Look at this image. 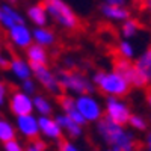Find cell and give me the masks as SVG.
<instances>
[{
	"label": "cell",
	"instance_id": "cell-6",
	"mask_svg": "<svg viewBox=\"0 0 151 151\" xmlns=\"http://www.w3.org/2000/svg\"><path fill=\"white\" fill-rule=\"evenodd\" d=\"M104 116L109 118L113 122H118L125 125L129 122V118L132 115L129 104L122 100V97H113L107 95L106 101H104Z\"/></svg>",
	"mask_w": 151,
	"mask_h": 151
},
{
	"label": "cell",
	"instance_id": "cell-27",
	"mask_svg": "<svg viewBox=\"0 0 151 151\" xmlns=\"http://www.w3.org/2000/svg\"><path fill=\"white\" fill-rule=\"evenodd\" d=\"M20 89L23 92H26V94L33 97L36 94V83H35V80L32 77H27V79L21 80V88H20Z\"/></svg>",
	"mask_w": 151,
	"mask_h": 151
},
{
	"label": "cell",
	"instance_id": "cell-30",
	"mask_svg": "<svg viewBox=\"0 0 151 151\" xmlns=\"http://www.w3.org/2000/svg\"><path fill=\"white\" fill-rule=\"evenodd\" d=\"M3 148H5L6 151H21L24 147L20 144V141H17L15 137H14V139H11V141L3 142Z\"/></svg>",
	"mask_w": 151,
	"mask_h": 151
},
{
	"label": "cell",
	"instance_id": "cell-24",
	"mask_svg": "<svg viewBox=\"0 0 151 151\" xmlns=\"http://www.w3.org/2000/svg\"><path fill=\"white\" fill-rule=\"evenodd\" d=\"M17 134V129L8 119L0 118V142H6L14 139Z\"/></svg>",
	"mask_w": 151,
	"mask_h": 151
},
{
	"label": "cell",
	"instance_id": "cell-39",
	"mask_svg": "<svg viewBox=\"0 0 151 151\" xmlns=\"http://www.w3.org/2000/svg\"><path fill=\"white\" fill-rule=\"evenodd\" d=\"M139 2H141V0H139Z\"/></svg>",
	"mask_w": 151,
	"mask_h": 151
},
{
	"label": "cell",
	"instance_id": "cell-25",
	"mask_svg": "<svg viewBox=\"0 0 151 151\" xmlns=\"http://www.w3.org/2000/svg\"><path fill=\"white\" fill-rule=\"evenodd\" d=\"M118 55L121 58L132 59V60L136 58V50H134V45L132 44L130 40H125L124 38L122 41H119V44H118Z\"/></svg>",
	"mask_w": 151,
	"mask_h": 151
},
{
	"label": "cell",
	"instance_id": "cell-5",
	"mask_svg": "<svg viewBox=\"0 0 151 151\" xmlns=\"http://www.w3.org/2000/svg\"><path fill=\"white\" fill-rule=\"evenodd\" d=\"M32 68V76L35 80L40 83L45 91H48L53 95H60L62 94V88L59 85L58 76L48 68V64H30Z\"/></svg>",
	"mask_w": 151,
	"mask_h": 151
},
{
	"label": "cell",
	"instance_id": "cell-33",
	"mask_svg": "<svg viewBox=\"0 0 151 151\" xmlns=\"http://www.w3.org/2000/svg\"><path fill=\"white\" fill-rule=\"evenodd\" d=\"M141 6L147 14L151 17V0H141Z\"/></svg>",
	"mask_w": 151,
	"mask_h": 151
},
{
	"label": "cell",
	"instance_id": "cell-36",
	"mask_svg": "<svg viewBox=\"0 0 151 151\" xmlns=\"http://www.w3.org/2000/svg\"><path fill=\"white\" fill-rule=\"evenodd\" d=\"M147 103H148V106H150V109H151V91L147 94Z\"/></svg>",
	"mask_w": 151,
	"mask_h": 151
},
{
	"label": "cell",
	"instance_id": "cell-34",
	"mask_svg": "<svg viewBox=\"0 0 151 151\" xmlns=\"http://www.w3.org/2000/svg\"><path fill=\"white\" fill-rule=\"evenodd\" d=\"M144 145L148 151H151V130H148L145 133V137H144Z\"/></svg>",
	"mask_w": 151,
	"mask_h": 151
},
{
	"label": "cell",
	"instance_id": "cell-20",
	"mask_svg": "<svg viewBox=\"0 0 151 151\" xmlns=\"http://www.w3.org/2000/svg\"><path fill=\"white\" fill-rule=\"evenodd\" d=\"M134 65L142 76V79L145 80L147 85L151 83V47H148L144 53L139 55V58H136Z\"/></svg>",
	"mask_w": 151,
	"mask_h": 151
},
{
	"label": "cell",
	"instance_id": "cell-12",
	"mask_svg": "<svg viewBox=\"0 0 151 151\" xmlns=\"http://www.w3.org/2000/svg\"><path fill=\"white\" fill-rule=\"evenodd\" d=\"M38 124H40V132L45 139H50V141L62 139L64 132H62L56 118H52L50 115H40L38 116Z\"/></svg>",
	"mask_w": 151,
	"mask_h": 151
},
{
	"label": "cell",
	"instance_id": "cell-11",
	"mask_svg": "<svg viewBox=\"0 0 151 151\" xmlns=\"http://www.w3.org/2000/svg\"><path fill=\"white\" fill-rule=\"evenodd\" d=\"M9 110L14 113L15 116L18 115H26V113L33 112V98L32 95L20 91H14L9 97Z\"/></svg>",
	"mask_w": 151,
	"mask_h": 151
},
{
	"label": "cell",
	"instance_id": "cell-26",
	"mask_svg": "<svg viewBox=\"0 0 151 151\" xmlns=\"http://www.w3.org/2000/svg\"><path fill=\"white\" fill-rule=\"evenodd\" d=\"M127 124L130 125L134 132H147V129H148L147 119L144 116H141V115H134V113H132V115H130Z\"/></svg>",
	"mask_w": 151,
	"mask_h": 151
},
{
	"label": "cell",
	"instance_id": "cell-17",
	"mask_svg": "<svg viewBox=\"0 0 151 151\" xmlns=\"http://www.w3.org/2000/svg\"><path fill=\"white\" fill-rule=\"evenodd\" d=\"M8 70L14 74V77L18 80H24L27 77H32V68L27 59H23L20 56H12L9 60Z\"/></svg>",
	"mask_w": 151,
	"mask_h": 151
},
{
	"label": "cell",
	"instance_id": "cell-8",
	"mask_svg": "<svg viewBox=\"0 0 151 151\" xmlns=\"http://www.w3.org/2000/svg\"><path fill=\"white\" fill-rule=\"evenodd\" d=\"M113 70L118 71L122 77H125V80L130 83L132 88H145L147 86L145 80L142 79V76L139 74V71H137L134 62L132 59H125L121 56L116 58L113 60Z\"/></svg>",
	"mask_w": 151,
	"mask_h": 151
},
{
	"label": "cell",
	"instance_id": "cell-32",
	"mask_svg": "<svg viewBox=\"0 0 151 151\" xmlns=\"http://www.w3.org/2000/svg\"><path fill=\"white\" fill-rule=\"evenodd\" d=\"M9 60H11V58L5 56L2 52H0V68H2V70H8V67H9Z\"/></svg>",
	"mask_w": 151,
	"mask_h": 151
},
{
	"label": "cell",
	"instance_id": "cell-31",
	"mask_svg": "<svg viewBox=\"0 0 151 151\" xmlns=\"http://www.w3.org/2000/svg\"><path fill=\"white\" fill-rule=\"evenodd\" d=\"M9 95V89H8V85L0 82V106H3L6 103V98Z\"/></svg>",
	"mask_w": 151,
	"mask_h": 151
},
{
	"label": "cell",
	"instance_id": "cell-28",
	"mask_svg": "<svg viewBox=\"0 0 151 151\" xmlns=\"http://www.w3.org/2000/svg\"><path fill=\"white\" fill-rule=\"evenodd\" d=\"M26 150L27 151H42V150H47V144L45 141L40 139V137H35V139L29 141V144L26 145Z\"/></svg>",
	"mask_w": 151,
	"mask_h": 151
},
{
	"label": "cell",
	"instance_id": "cell-18",
	"mask_svg": "<svg viewBox=\"0 0 151 151\" xmlns=\"http://www.w3.org/2000/svg\"><path fill=\"white\" fill-rule=\"evenodd\" d=\"M32 38L35 44H40L42 47H52L56 42V35L52 29H48L47 26H35L32 30Z\"/></svg>",
	"mask_w": 151,
	"mask_h": 151
},
{
	"label": "cell",
	"instance_id": "cell-35",
	"mask_svg": "<svg viewBox=\"0 0 151 151\" xmlns=\"http://www.w3.org/2000/svg\"><path fill=\"white\" fill-rule=\"evenodd\" d=\"M103 3H115V5H125L127 0H103Z\"/></svg>",
	"mask_w": 151,
	"mask_h": 151
},
{
	"label": "cell",
	"instance_id": "cell-3",
	"mask_svg": "<svg viewBox=\"0 0 151 151\" xmlns=\"http://www.w3.org/2000/svg\"><path fill=\"white\" fill-rule=\"evenodd\" d=\"M59 85L62 88V92H68V94H94L95 92V85L89 77L80 71L76 70H68V68H59L56 71Z\"/></svg>",
	"mask_w": 151,
	"mask_h": 151
},
{
	"label": "cell",
	"instance_id": "cell-9",
	"mask_svg": "<svg viewBox=\"0 0 151 151\" xmlns=\"http://www.w3.org/2000/svg\"><path fill=\"white\" fill-rule=\"evenodd\" d=\"M6 32H8V40H9V42L14 45L15 48H18V50H26V48L33 42L32 30L27 27L26 23L14 24V26L9 27Z\"/></svg>",
	"mask_w": 151,
	"mask_h": 151
},
{
	"label": "cell",
	"instance_id": "cell-15",
	"mask_svg": "<svg viewBox=\"0 0 151 151\" xmlns=\"http://www.w3.org/2000/svg\"><path fill=\"white\" fill-rule=\"evenodd\" d=\"M59 97V106L62 109V113L68 115L71 119H74L76 122H79L80 125H86L88 122L85 121V118L82 116V113L79 112L77 106H76V98L71 94H60Z\"/></svg>",
	"mask_w": 151,
	"mask_h": 151
},
{
	"label": "cell",
	"instance_id": "cell-13",
	"mask_svg": "<svg viewBox=\"0 0 151 151\" xmlns=\"http://www.w3.org/2000/svg\"><path fill=\"white\" fill-rule=\"evenodd\" d=\"M18 23H26V20L15 9V6H12L9 3L0 5V27L3 30H8L9 27Z\"/></svg>",
	"mask_w": 151,
	"mask_h": 151
},
{
	"label": "cell",
	"instance_id": "cell-4",
	"mask_svg": "<svg viewBox=\"0 0 151 151\" xmlns=\"http://www.w3.org/2000/svg\"><path fill=\"white\" fill-rule=\"evenodd\" d=\"M48 18H52L59 27L65 30H76L79 27V18L71 6L64 0H42Z\"/></svg>",
	"mask_w": 151,
	"mask_h": 151
},
{
	"label": "cell",
	"instance_id": "cell-10",
	"mask_svg": "<svg viewBox=\"0 0 151 151\" xmlns=\"http://www.w3.org/2000/svg\"><path fill=\"white\" fill-rule=\"evenodd\" d=\"M15 129L18 130V133L26 137L27 141L40 137L41 132H40V124H38V116L32 113H26V115H18L15 116Z\"/></svg>",
	"mask_w": 151,
	"mask_h": 151
},
{
	"label": "cell",
	"instance_id": "cell-14",
	"mask_svg": "<svg viewBox=\"0 0 151 151\" xmlns=\"http://www.w3.org/2000/svg\"><path fill=\"white\" fill-rule=\"evenodd\" d=\"M100 12L101 15L110 21L122 23L130 17V11L125 5H115V3H101L100 5Z\"/></svg>",
	"mask_w": 151,
	"mask_h": 151
},
{
	"label": "cell",
	"instance_id": "cell-23",
	"mask_svg": "<svg viewBox=\"0 0 151 151\" xmlns=\"http://www.w3.org/2000/svg\"><path fill=\"white\" fill-rule=\"evenodd\" d=\"M33 110L38 112V115H52L53 106L50 100L44 95H33Z\"/></svg>",
	"mask_w": 151,
	"mask_h": 151
},
{
	"label": "cell",
	"instance_id": "cell-29",
	"mask_svg": "<svg viewBox=\"0 0 151 151\" xmlns=\"http://www.w3.org/2000/svg\"><path fill=\"white\" fill-rule=\"evenodd\" d=\"M58 148L60 151H77L79 150V147L76 144H73L70 139H59L58 141Z\"/></svg>",
	"mask_w": 151,
	"mask_h": 151
},
{
	"label": "cell",
	"instance_id": "cell-21",
	"mask_svg": "<svg viewBox=\"0 0 151 151\" xmlns=\"http://www.w3.org/2000/svg\"><path fill=\"white\" fill-rule=\"evenodd\" d=\"M26 58L29 64H48V52L47 47L32 42L26 48Z\"/></svg>",
	"mask_w": 151,
	"mask_h": 151
},
{
	"label": "cell",
	"instance_id": "cell-2",
	"mask_svg": "<svg viewBox=\"0 0 151 151\" xmlns=\"http://www.w3.org/2000/svg\"><path fill=\"white\" fill-rule=\"evenodd\" d=\"M92 83L95 88L103 92L104 95H113V97H124L130 91V83L125 80V77L118 73V71H95L92 74Z\"/></svg>",
	"mask_w": 151,
	"mask_h": 151
},
{
	"label": "cell",
	"instance_id": "cell-38",
	"mask_svg": "<svg viewBox=\"0 0 151 151\" xmlns=\"http://www.w3.org/2000/svg\"><path fill=\"white\" fill-rule=\"evenodd\" d=\"M0 52H2V41H0Z\"/></svg>",
	"mask_w": 151,
	"mask_h": 151
},
{
	"label": "cell",
	"instance_id": "cell-16",
	"mask_svg": "<svg viewBox=\"0 0 151 151\" xmlns=\"http://www.w3.org/2000/svg\"><path fill=\"white\" fill-rule=\"evenodd\" d=\"M56 121L59 122L62 132H64L70 139H79L83 134V125H80L79 122H76L74 119H71L65 113H60L56 116Z\"/></svg>",
	"mask_w": 151,
	"mask_h": 151
},
{
	"label": "cell",
	"instance_id": "cell-22",
	"mask_svg": "<svg viewBox=\"0 0 151 151\" xmlns=\"http://www.w3.org/2000/svg\"><path fill=\"white\" fill-rule=\"evenodd\" d=\"M141 26H139V21L129 17L127 20H124L121 23V35L122 38H125V40H132V38H134L137 35V32H139Z\"/></svg>",
	"mask_w": 151,
	"mask_h": 151
},
{
	"label": "cell",
	"instance_id": "cell-7",
	"mask_svg": "<svg viewBox=\"0 0 151 151\" xmlns=\"http://www.w3.org/2000/svg\"><path fill=\"white\" fill-rule=\"evenodd\" d=\"M76 106L86 122H95L104 115L103 106L92 94H80L76 97Z\"/></svg>",
	"mask_w": 151,
	"mask_h": 151
},
{
	"label": "cell",
	"instance_id": "cell-19",
	"mask_svg": "<svg viewBox=\"0 0 151 151\" xmlns=\"http://www.w3.org/2000/svg\"><path fill=\"white\" fill-rule=\"evenodd\" d=\"M27 18L30 20V23L33 26H47L48 23V14H47V9L44 8L42 3H33L27 8L26 11Z\"/></svg>",
	"mask_w": 151,
	"mask_h": 151
},
{
	"label": "cell",
	"instance_id": "cell-37",
	"mask_svg": "<svg viewBox=\"0 0 151 151\" xmlns=\"http://www.w3.org/2000/svg\"><path fill=\"white\" fill-rule=\"evenodd\" d=\"M6 3H9L12 6H17L18 5V0H6Z\"/></svg>",
	"mask_w": 151,
	"mask_h": 151
},
{
	"label": "cell",
	"instance_id": "cell-1",
	"mask_svg": "<svg viewBox=\"0 0 151 151\" xmlns=\"http://www.w3.org/2000/svg\"><path fill=\"white\" fill-rule=\"evenodd\" d=\"M95 133L104 147L112 151H132L139 147L133 132L127 130L122 124L110 121L104 115L95 121Z\"/></svg>",
	"mask_w": 151,
	"mask_h": 151
}]
</instances>
